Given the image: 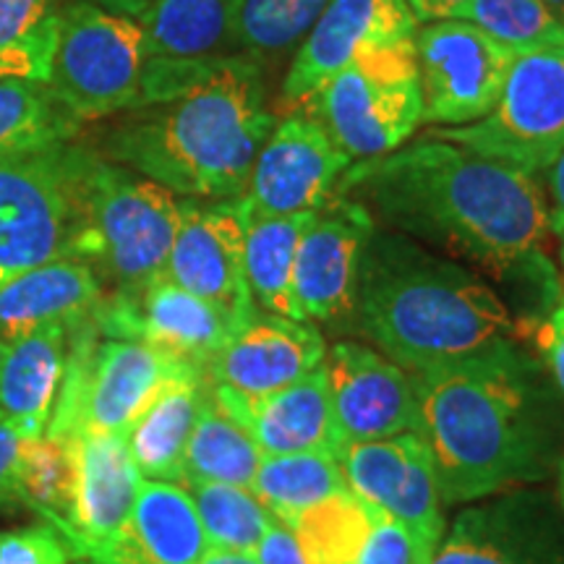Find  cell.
Instances as JSON below:
<instances>
[{"label":"cell","mask_w":564,"mask_h":564,"mask_svg":"<svg viewBox=\"0 0 564 564\" xmlns=\"http://www.w3.org/2000/svg\"><path fill=\"white\" fill-rule=\"evenodd\" d=\"M337 196H350L384 220L468 259L499 280H520L554 303L560 282L546 253L552 225L539 175L423 137L384 158L352 162Z\"/></svg>","instance_id":"obj_1"},{"label":"cell","mask_w":564,"mask_h":564,"mask_svg":"<svg viewBox=\"0 0 564 564\" xmlns=\"http://www.w3.org/2000/svg\"><path fill=\"white\" fill-rule=\"evenodd\" d=\"M442 502H476L549 474L562 415L544 369L507 343L411 373Z\"/></svg>","instance_id":"obj_2"},{"label":"cell","mask_w":564,"mask_h":564,"mask_svg":"<svg viewBox=\"0 0 564 564\" xmlns=\"http://www.w3.org/2000/svg\"><path fill=\"white\" fill-rule=\"evenodd\" d=\"M274 123L262 63L232 55L167 100L126 112L102 137L100 154L181 199H236Z\"/></svg>","instance_id":"obj_3"},{"label":"cell","mask_w":564,"mask_h":564,"mask_svg":"<svg viewBox=\"0 0 564 564\" xmlns=\"http://www.w3.org/2000/svg\"><path fill=\"white\" fill-rule=\"evenodd\" d=\"M352 319L411 373L502 348L518 329L478 274L379 230L366 246Z\"/></svg>","instance_id":"obj_4"},{"label":"cell","mask_w":564,"mask_h":564,"mask_svg":"<svg viewBox=\"0 0 564 564\" xmlns=\"http://www.w3.org/2000/svg\"><path fill=\"white\" fill-rule=\"evenodd\" d=\"M178 225L181 196L87 147L74 259L97 272L105 293L162 278Z\"/></svg>","instance_id":"obj_5"},{"label":"cell","mask_w":564,"mask_h":564,"mask_svg":"<svg viewBox=\"0 0 564 564\" xmlns=\"http://www.w3.org/2000/svg\"><path fill=\"white\" fill-rule=\"evenodd\" d=\"M188 361L144 343L102 337L95 319L68 327V356L45 436L129 434L154 394Z\"/></svg>","instance_id":"obj_6"},{"label":"cell","mask_w":564,"mask_h":564,"mask_svg":"<svg viewBox=\"0 0 564 564\" xmlns=\"http://www.w3.org/2000/svg\"><path fill=\"white\" fill-rule=\"evenodd\" d=\"M147 63V40L137 19L91 0H70L61 9L47 87L79 126L102 121L139 108Z\"/></svg>","instance_id":"obj_7"},{"label":"cell","mask_w":564,"mask_h":564,"mask_svg":"<svg viewBox=\"0 0 564 564\" xmlns=\"http://www.w3.org/2000/svg\"><path fill=\"white\" fill-rule=\"evenodd\" d=\"M352 162L384 158L423 123V95L413 45L356 58L303 105Z\"/></svg>","instance_id":"obj_8"},{"label":"cell","mask_w":564,"mask_h":564,"mask_svg":"<svg viewBox=\"0 0 564 564\" xmlns=\"http://www.w3.org/2000/svg\"><path fill=\"white\" fill-rule=\"evenodd\" d=\"M87 147L63 141L0 162V282L74 259Z\"/></svg>","instance_id":"obj_9"},{"label":"cell","mask_w":564,"mask_h":564,"mask_svg":"<svg viewBox=\"0 0 564 564\" xmlns=\"http://www.w3.org/2000/svg\"><path fill=\"white\" fill-rule=\"evenodd\" d=\"M429 137L518 171L544 173L564 150V45L514 55L499 100L481 121L434 129Z\"/></svg>","instance_id":"obj_10"},{"label":"cell","mask_w":564,"mask_h":564,"mask_svg":"<svg viewBox=\"0 0 564 564\" xmlns=\"http://www.w3.org/2000/svg\"><path fill=\"white\" fill-rule=\"evenodd\" d=\"M423 123L453 129L481 121L499 100L514 53L465 19L421 24L413 37Z\"/></svg>","instance_id":"obj_11"},{"label":"cell","mask_w":564,"mask_h":564,"mask_svg":"<svg viewBox=\"0 0 564 564\" xmlns=\"http://www.w3.org/2000/svg\"><path fill=\"white\" fill-rule=\"evenodd\" d=\"M251 207L236 199H181V225L165 274L188 293L215 303L238 327L259 314L246 280V228Z\"/></svg>","instance_id":"obj_12"},{"label":"cell","mask_w":564,"mask_h":564,"mask_svg":"<svg viewBox=\"0 0 564 564\" xmlns=\"http://www.w3.org/2000/svg\"><path fill=\"white\" fill-rule=\"evenodd\" d=\"M91 319L102 337L144 343L202 369L241 333L223 308L188 293L167 274L137 291L105 293Z\"/></svg>","instance_id":"obj_13"},{"label":"cell","mask_w":564,"mask_h":564,"mask_svg":"<svg viewBox=\"0 0 564 564\" xmlns=\"http://www.w3.org/2000/svg\"><path fill=\"white\" fill-rule=\"evenodd\" d=\"M335 457L348 489L405 525L421 554L432 560L444 539V518L436 470L421 436L408 432L390 440L340 442Z\"/></svg>","instance_id":"obj_14"},{"label":"cell","mask_w":564,"mask_h":564,"mask_svg":"<svg viewBox=\"0 0 564 564\" xmlns=\"http://www.w3.org/2000/svg\"><path fill=\"white\" fill-rule=\"evenodd\" d=\"M352 160L306 108L282 116L253 160L246 202L251 215H293L322 209L337 196Z\"/></svg>","instance_id":"obj_15"},{"label":"cell","mask_w":564,"mask_h":564,"mask_svg":"<svg viewBox=\"0 0 564 564\" xmlns=\"http://www.w3.org/2000/svg\"><path fill=\"white\" fill-rule=\"evenodd\" d=\"M419 21L405 0H327L282 79L285 108H303L329 76L382 47L413 45Z\"/></svg>","instance_id":"obj_16"},{"label":"cell","mask_w":564,"mask_h":564,"mask_svg":"<svg viewBox=\"0 0 564 564\" xmlns=\"http://www.w3.org/2000/svg\"><path fill=\"white\" fill-rule=\"evenodd\" d=\"M243 0H154L137 19L147 40L144 105L167 100L215 63L238 55Z\"/></svg>","instance_id":"obj_17"},{"label":"cell","mask_w":564,"mask_h":564,"mask_svg":"<svg viewBox=\"0 0 564 564\" xmlns=\"http://www.w3.org/2000/svg\"><path fill=\"white\" fill-rule=\"evenodd\" d=\"M377 220L361 202L335 196L316 212L299 243L293 295L303 322L337 324L350 319L366 246Z\"/></svg>","instance_id":"obj_18"},{"label":"cell","mask_w":564,"mask_h":564,"mask_svg":"<svg viewBox=\"0 0 564 564\" xmlns=\"http://www.w3.org/2000/svg\"><path fill=\"white\" fill-rule=\"evenodd\" d=\"M340 442H371L415 432L413 377L369 345L340 340L324 356Z\"/></svg>","instance_id":"obj_19"},{"label":"cell","mask_w":564,"mask_h":564,"mask_svg":"<svg viewBox=\"0 0 564 564\" xmlns=\"http://www.w3.org/2000/svg\"><path fill=\"white\" fill-rule=\"evenodd\" d=\"M74 455V507L66 544L82 560L129 523L141 474L126 434H79L66 440Z\"/></svg>","instance_id":"obj_20"},{"label":"cell","mask_w":564,"mask_h":564,"mask_svg":"<svg viewBox=\"0 0 564 564\" xmlns=\"http://www.w3.org/2000/svg\"><path fill=\"white\" fill-rule=\"evenodd\" d=\"M324 356L319 327L259 312L207 364V377L246 398H264L312 373Z\"/></svg>","instance_id":"obj_21"},{"label":"cell","mask_w":564,"mask_h":564,"mask_svg":"<svg viewBox=\"0 0 564 564\" xmlns=\"http://www.w3.org/2000/svg\"><path fill=\"white\" fill-rule=\"evenodd\" d=\"M212 398L228 419L257 442L264 455L312 453V449L335 453L340 444L324 364L285 390L264 398H246L220 384H212Z\"/></svg>","instance_id":"obj_22"},{"label":"cell","mask_w":564,"mask_h":564,"mask_svg":"<svg viewBox=\"0 0 564 564\" xmlns=\"http://www.w3.org/2000/svg\"><path fill=\"white\" fill-rule=\"evenodd\" d=\"M207 549L188 489L181 484L144 481L129 523L76 564H196Z\"/></svg>","instance_id":"obj_23"},{"label":"cell","mask_w":564,"mask_h":564,"mask_svg":"<svg viewBox=\"0 0 564 564\" xmlns=\"http://www.w3.org/2000/svg\"><path fill=\"white\" fill-rule=\"evenodd\" d=\"M105 299V285L87 262L55 259L0 282V340L13 343L42 324L68 327L89 319Z\"/></svg>","instance_id":"obj_24"},{"label":"cell","mask_w":564,"mask_h":564,"mask_svg":"<svg viewBox=\"0 0 564 564\" xmlns=\"http://www.w3.org/2000/svg\"><path fill=\"white\" fill-rule=\"evenodd\" d=\"M68 356V324L51 322L9 343L0 361V421L34 440L47 432Z\"/></svg>","instance_id":"obj_25"},{"label":"cell","mask_w":564,"mask_h":564,"mask_svg":"<svg viewBox=\"0 0 564 564\" xmlns=\"http://www.w3.org/2000/svg\"><path fill=\"white\" fill-rule=\"evenodd\" d=\"M209 387L207 369L186 364L154 394L147 411L126 434L141 478L167 484L183 481V457Z\"/></svg>","instance_id":"obj_26"},{"label":"cell","mask_w":564,"mask_h":564,"mask_svg":"<svg viewBox=\"0 0 564 564\" xmlns=\"http://www.w3.org/2000/svg\"><path fill=\"white\" fill-rule=\"evenodd\" d=\"M316 212L257 217L246 228V280L251 299L262 314L303 322L293 295V270L299 243Z\"/></svg>","instance_id":"obj_27"},{"label":"cell","mask_w":564,"mask_h":564,"mask_svg":"<svg viewBox=\"0 0 564 564\" xmlns=\"http://www.w3.org/2000/svg\"><path fill=\"white\" fill-rule=\"evenodd\" d=\"M426 564H564V544L554 531H520L497 512L470 510Z\"/></svg>","instance_id":"obj_28"},{"label":"cell","mask_w":564,"mask_h":564,"mask_svg":"<svg viewBox=\"0 0 564 564\" xmlns=\"http://www.w3.org/2000/svg\"><path fill=\"white\" fill-rule=\"evenodd\" d=\"M262 460L264 453L257 447V442L217 408L209 387L192 440H188L186 457H183V481L230 484L251 489Z\"/></svg>","instance_id":"obj_29"},{"label":"cell","mask_w":564,"mask_h":564,"mask_svg":"<svg viewBox=\"0 0 564 564\" xmlns=\"http://www.w3.org/2000/svg\"><path fill=\"white\" fill-rule=\"evenodd\" d=\"M345 489H348V481H345L340 463L335 453H327V449L264 455L251 484V491L257 494L259 502L282 525H291L308 507Z\"/></svg>","instance_id":"obj_30"},{"label":"cell","mask_w":564,"mask_h":564,"mask_svg":"<svg viewBox=\"0 0 564 564\" xmlns=\"http://www.w3.org/2000/svg\"><path fill=\"white\" fill-rule=\"evenodd\" d=\"M79 123L45 82L0 79V162L70 141Z\"/></svg>","instance_id":"obj_31"},{"label":"cell","mask_w":564,"mask_h":564,"mask_svg":"<svg viewBox=\"0 0 564 564\" xmlns=\"http://www.w3.org/2000/svg\"><path fill=\"white\" fill-rule=\"evenodd\" d=\"M19 505L37 512L40 523L53 525L68 539L70 507H74V455L70 444L51 436H34L21 442L17 468Z\"/></svg>","instance_id":"obj_32"},{"label":"cell","mask_w":564,"mask_h":564,"mask_svg":"<svg viewBox=\"0 0 564 564\" xmlns=\"http://www.w3.org/2000/svg\"><path fill=\"white\" fill-rule=\"evenodd\" d=\"M379 510L356 491L345 489L308 507L293 520L291 531L312 564H352L369 539Z\"/></svg>","instance_id":"obj_33"},{"label":"cell","mask_w":564,"mask_h":564,"mask_svg":"<svg viewBox=\"0 0 564 564\" xmlns=\"http://www.w3.org/2000/svg\"><path fill=\"white\" fill-rule=\"evenodd\" d=\"M188 494L199 512L209 549L253 554L274 523V514L251 489L230 484H188Z\"/></svg>","instance_id":"obj_34"},{"label":"cell","mask_w":564,"mask_h":564,"mask_svg":"<svg viewBox=\"0 0 564 564\" xmlns=\"http://www.w3.org/2000/svg\"><path fill=\"white\" fill-rule=\"evenodd\" d=\"M327 0H243L238 17V55L262 63L293 51L312 30Z\"/></svg>","instance_id":"obj_35"},{"label":"cell","mask_w":564,"mask_h":564,"mask_svg":"<svg viewBox=\"0 0 564 564\" xmlns=\"http://www.w3.org/2000/svg\"><path fill=\"white\" fill-rule=\"evenodd\" d=\"M460 19L514 55L564 45V26L541 0H470Z\"/></svg>","instance_id":"obj_36"},{"label":"cell","mask_w":564,"mask_h":564,"mask_svg":"<svg viewBox=\"0 0 564 564\" xmlns=\"http://www.w3.org/2000/svg\"><path fill=\"white\" fill-rule=\"evenodd\" d=\"M70 549L53 525L40 523L0 535V564H68Z\"/></svg>","instance_id":"obj_37"},{"label":"cell","mask_w":564,"mask_h":564,"mask_svg":"<svg viewBox=\"0 0 564 564\" xmlns=\"http://www.w3.org/2000/svg\"><path fill=\"white\" fill-rule=\"evenodd\" d=\"M419 544L413 541L411 531L392 520L390 514L379 512L373 528L366 539L361 552L352 564H426Z\"/></svg>","instance_id":"obj_38"},{"label":"cell","mask_w":564,"mask_h":564,"mask_svg":"<svg viewBox=\"0 0 564 564\" xmlns=\"http://www.w3.org/2000/svg\"><path fill=\"white\" fill-rule=\"evenodd\" d=\"M63 0H0V47L11 45L42 21L58 17Z\"/></svg>","instance_id":"obj_39"},{"label":"cell","mask_w":564,"mask_h":564,"mask_svg":"<svg viewBox=\"0 0 564 564\" xmlns=\"http://www.w3.org/2000/svg\"><path fill=\"white\" fill-rule=\"evenodd\" d=\"M535 350L544 358V366L552 373L556 390L564 398V303L554 306L549 316L531 324Z\"/></svg>","instance_id":"obj_40"},{"label":"cell","mask_w":564,"mask_h":564,"mask_svg":"<svg viewBox=\"0 0 564 564\" xmlns=\"http://www.w3.org/2000/svg\"><path fill=\"white\" fill-rule=\"evenodd\" d=\"M253 556H257L259 564H312L306 560V554H303L299 539H295L291 528L282 525L280 520H274L270 525V531L259 541Z\"/></svg>","instance_id":"obj_41"},{"label":"cell","mask_w":564,"mask_h":564,"mask_svg":"<svg viewBox=\"0 0 564 564\" xmlns=\"http://www.w3.org/2000/svg\"><path fill=\"white\" fill-rule=\"evenodd\" d=\"M21 436L17 429L0 421V507L19 505L17 499V468L21 455Z\"/></svg>","instance_id":"obj_42"},{"label":"cell","mask_w":564,"mask_h":564,"mask_svg":"<svg viewBox=\"0 0 564 564\" xmlns=\"http://www.w3.org/2000/svg\"><path fill=\"white\" fill-rule=\"evenodd\" d=\"M546 186H549V225L552 232L562 241V259H564V150L556 154V160L546 167Z\"/></svg>","instance_id":"obj_43"},{"label":"cell","mask_w":564,"mask_h":564,"mask_svg":"<svg viewBox=\"0 0 564 564\" xmlns=\"http://www.w3.org/2000/svg\"><path fill=\"white\" fill-rule=\"evenodd\" d=\"M405 3L419 24H432V21L460 19L470 0H405Z\"/></svg>","instance_id":"obj_44"},{"label":"cell","mask_w":564,"mask_h":564,"mask_svg":"<svg viewBox=\"0 0 564 564\" xmlns=\"http://www.w3.org/2000/svg\"><path fill=\"white\" fill-rule=\"evenodd\" d=\"M91 3L102 6V9H108L112 13H121V17L139 19L141 13L150 9L154 0H91Z\"/></svg>","instance_id":"obj_45"},{"label":"cell","mask_w":564,"mask_h":564,"mask_svg":"<svg viewBox=\"0 0 564 564\" xmlns=\"http://www.w3.org/2000/svg\"><path fill=\"white\" fill-rule=\"evenodd\" d=\"M196 564H259V560L253 554H246V552H223V549H207V554H204Z\"/></svg>","instance_id":"obj_46"},{"label":"cell","mask_w":564,"mask_h":564,"mask_svg":"<svg viewBox=\"0 0 564 564\" xmlns=\"http://www.w3.org/2000/svg\"><path fill=\"white\" fill-rule=\"evenodd\" d=\"M541 3H544L546 9L554 13V19L564 26V0H541Z\"/></svg>","instance_id":"obj_47"},{"label":"cell","mask_w":564,"mask_h":564,"mask_svg":"<svg viewBox=\"0 0 564 564\" xmlns=\"http://www.w3.org/2000/svg\"><path fill=\"white\" fill-rule=\"evenodd\" d=\"M6 350H9V343H3V340H0V361H3Z\"/></svg>","instance_id":"obj_48"},{"label":"cell","mask_w":564,"mask_h":564,"mask_svg":"<svg viewBox=\"0 0 564 564\" xmlns=\"http://www.w3.org/2000/svg\"><path fill=\"white\" fill-rule=\"evenodd\" d=\"M560 491H562V505H564V463H562V481H560Z\"/></svg>","instance_id":"obj_49"}]
</instances>
